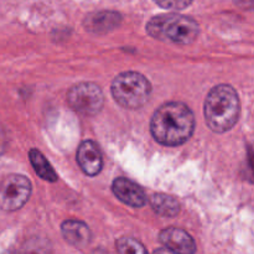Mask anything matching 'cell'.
Masks as SVG:
<instances>
[{
    "instance_id": "2e32d148",
    "label": "cell",
    "mask_w": 254,
    "mask_h": 254,
    "mask_svg": "<svg viewBox=\"0 0 254 254\" xmlns=\"http://www.w3.org/2000/svg\"><path fill=\"white\" fill-rule=\"evenodd\" d=\"M235 1L243 9H254V0H235Z\"/></svg>"
},
{
    "instance_id": "8992f818",
    "label": "cell",
    "mask_w": 254,
    "mask_h": 254,
    "mask_svg": "<svg viewBox=\"0 0 254 254\" xmlns=\"http://www.w3.org/2000/svg\"><path fill=\"white\" fill-rule=\"evenodd\" d=\"M31 195V183L24 175H9L0 181V210L21 208Z\"/></svg>"
},
{
    "instance_id": "e0dca14e",
    "label": "cell",
    "mask_w": 254,
    "mask_h": 254,
    "mask_svg": "<svg viewBox=\"0 0 254 254\" xmlns=\"http://www.w3.org/2000/svg\"><path fill=\"white\" fill-rule=\"evenodd\" d=\"M4 149H5V136L2 134V131L0 130V155L4 153Z\"/></svg>"
},
{
    "instance_id": "ac0fdd59",
    "label": "cell",
    "mask_w": 254,
    "mask_h": 254,
    "mask_svg": "<svg viewBox=\"0 0 254 254\" xmlns=\"http://www.w3.org/2000/svg\"><path fill=\"white\" fill-rule=\"evenodd\" d=\"M153 254H175V253L170 252V251H168L166 248H165V250H164V248H160V250H156Z\"/></svg>"
},
{
    "instance_id": "3957f363",
    "label": "cell",
    "mask_w": 254,
    "mask_h": 254,
    "mask_svg": "<svg viewBox=\"0 0 254 254\" xmlns=\"http://www.w3.org/2000/svg\"><path fill=\"white\" fill-rule=\"evenodd\" d=\"M150 36L161 41L189 45L198 36V24L189 16L179 14H164L153 17L146 25Z\"/></svg>"
},
{
    "instance_id": "52a82bcc",
    "label": "cell",
    "mask_w": 254,
    "mask_h": 254,
    "mask_svg": "<svg viewBox=\"0 0 254 254\" xmlns=\"http://www.w3.org/2000/svg\"><path fill=\"white\" fill-rule=\"evenodd\" d=\"M159 240L164 247L175 254H195L196 243L186 231L176 227L165 228L160 232Z\"/></svg>"
},
{
    "instance_id": "9c48e42d",
    "label": "cell",
    "mask_w": 254,
    "mask_h": 254,
    "mask_svg": "<svg viewBox=\"0 0 254 254\" xmlns=\"http://www.w3.org/2000/svg\"><path fill=\"white\" fill-rule=\"evenodd\" d=\"M112 190L122 202L131 207H143L146 202V196L143 189L128 179H116L112 185Z\"/></svg>"
},
{
    "instance_id": "7c38bea8",
    "label": "cell",
    "mask_w": 254,
    "mask_h": 254,
    "mask_svg": "<svg viewBox=\"0 0 254 254\" xmlns=\"http://www.w3.org/2000/svg\"><path fill=\"white\" fill-rule=\"evenodd\" d=\"M150 205L154 212L163 217H175L180 212V203L173 196L165 193H155L150 198Z\"/></svg>"
},
{
    "instance_id": "9a60e30c",
    "label": "cell",
    "mask_w": 254,
    "mask_h": 254,
    "mask_svg": "<svg viewBox=\"0 0 254 254\" xmlns=\"http://www.w3.org/2000/svg\"><path fill=\"white\" fill-rule=\"evenodd\" d=\"M154 1L164 9L183 10L188 7L192 2V0H154Z\"/></svg>"
},
{
    "instance_id": "ba28073f",
    "label": "cell",
    "mask_w": 254,
    "mask_h": 254,
    "mask_svg": "<svg viewBox=\"0 0 254 254\" xmlns=\"http://www.w3.org/2000/svg\"><path fill=\"white\" fill-rule=\"evenodd\" d=\"M77 163L86 175H98L103 165V159L98 145L92 140L83 141L77 151Z\"/></svg>"
},
{
    "instance_id": "7a4b0ae2",
    "label": "cell",
    "mask_w": 254,
    "mask_h": 254,
    "mask_svg": "<svg viewBox=\"0 0 254 254\" xmlns=\"http://www.w3.org/2000/svg\"><path fill=\"white\" fill-rule=\"evenodd\" d=\"M241 102L235 88L228 84L213 87L205 102V119L215 133H225L235 127L240 118Z\"/></svg>"
},
{
    "instance_id": "5bb4252c",
    "label": "cell",
    "mask_w": 254,
    "mask_h": 254,
    "mask_svg": "<svg viewBox=\"0 0 254 254\" xmlns=\"http://www.w3.org/2000/svg\"><path fill=\"white\" fill-rule=\"evenodd\" d=\"M118 254H149L140 242L131 237H122L117 241Z\"/></svg>"
},
{
    "instance_id": "8fae6325",
    "label": "cell",
    "mask_w": 254,
    "mask_h": 254,
    "mask_svg": "<svg viewBox=\"0 0 254 254\" xmlns=\"http://www.w3.org/2000/svg\"><path fill=\"white\" fill-rule=\"evenodd\" d=\"M61 231L64 241L73 247H86L91 242V230L81 221H64L61 226Z\"/></svg>"
},
{
    "instance_id": "6da1fadb",
    "label": "cell",
    "mask_w": 254,
    "mask_h": 254,
    "mask_svg": "<svg viewBox=\"0 0 254 254\" xmlns=\"http://www.w3.org/2000/svg\"><path fill=\"white\" fill-rule=\"evenodd\" d=\"M150 129L158 143L166 146H178L192 135L195 117L186 104L170 102L156 109L151 118Z\"/></svg>"
},
{
    "instance_id": "5b68a950",
    "label": "cell",
    "mask_w": 254,
    "mask_h": 254,
    "mask_svg": "<svg viewBox=\"0 0 254 254\" xmlns=\"http://www.w3.org/2000/svg\"><path fill=\"white\" fill-rule=\"evenodd\" d=\"M67 102L83 116H94L103 108L104 96L102 89L91 82H83L72 87L67 93Z\"/></svg>"
},
{
    "instance_id": "277c9868",
    "label": "cell",
    "mask_w": 254,
    "mask_h": 254,
    "mask_svg": "<svg viewBox=\"0 0 254 254\" xmlns=\"http://www.w3.org/2000/svg\"><path fill=\"white\" fill-rule=\"evenodd\" d=\"M150 93V82L138 72H123L112 83V94L117 103L124 108H141L148 102Z\"/></svg>"
},
{
    "instance_id": "30bf717a",
    "label": "cell",
    "mask_w": 254,
    "mask_h": 254,
    "mask_svg": "<svg viewBox=\"0 0 254 254\" xmlns=\"http://www.w3.org/2000/svg\"><path fill=\"white\" fill-rule=\"evenodd\" d=\"M122 16L116 11H98L87 15L83 25L87 31L93 34H107L119 26Z\"/></svg>"
},
{
    "instance_id": "4fadbf2b",
    "label": "cell",
    "mask_w": 254,
    "mask_h": 254,
    "mask_svg": "<svg viewBox=\"0 0 254 254\" xmlns=\"http://www.w3.org/2000/svg\"><path fill=\"white\" fill-rule=\"evenodd\" d=\"M29 158L30 161H31L32 168L35 169V171H36L40 178L50 181V183H55L57 180L56 173H55L52 166L50 165V163L46 160V158H45L41 151H39L37 149H31L29 153Z\"/></svg>"
}]
</instances>
